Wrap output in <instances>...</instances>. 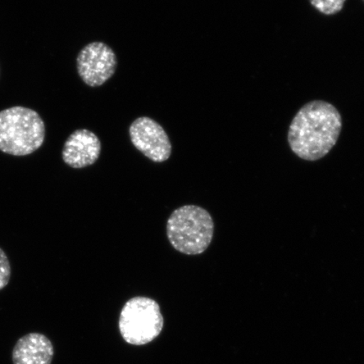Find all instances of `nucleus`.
<instances>
[{"label":"nucleus","mask_w":364,"mask_h":364,"mask_svg":"<svg viewBox=\"0 0 364 364\" xmlns=\"http://www.w3.org/2000/svg\"><path fill=\"white\" fill-rule=\"evenodd\" d=\"M44 122L30 108L14 107L0 112V151L26 156L43 146Z\"/></svg>","instance_id":"obj_2"},{"label":"nucleus","mask_w":364,"mask_h":364,"mask_svg":"<svg viewBox=\"0 0 364 364\" xmlns=\"http://www.w3.org/2000/svg\"><path fill=\"white\" fill-rule=\"evenodd\" d=\"M363 1H364V0H363Z\"/></svg>","instance_id":"obj_11"},{"label":"nucleus","mask_w":364,"mask_h":364,"mask_svg":"<svg viewBox=\"0 0 364 364\" xmlns=\"http://www.w3.org/2000/svg\"><path fill=\"white\" fill-rule=\"evenodd\" d=\"M53 356L52 341L41 333L22 336L12 352L14 364H51Z\"/></svg>","instance_id":"obj_8"},{"label":"nucleus","mask_w":364,"mask_h":364,"mask_svg":"<svg viewBox=\"0 0 364 364\" xmlns=\"http://www.w3.org/2000/svg\"><path fill=\"white\" fill-rule=\"evenodd\" d=\"M11 266L6 252L0 248V291L10 283Z\"/></svg>","instance_id":"obj_10"},{"label":"nucleus","mask_w":364,"mask_h":364,"mask_svg":"<svg viewBox=\"0 0 364 364\" xmlns=\"http://www.w3.org/2000/svg\"><path fill=\"white\" fill-rule=\"evenodd\" d=\"M312 6L326 16H333L343 10L346 0H309Z\"/></svg>","instance_id":"obj_9"},{"label":"nucleus","mask_w":364,"mask_h":364,"mask_svg":"<svg viewBox=\"0 0 364 364\" xmlns=\"http://www.w3.org/2000/svg\"><path fill=\"white\" fill-rule=\"evenodd\" d=\"M129 136L134 146L150 161L162 163L170 159L172 145L169 136L152 118H136L129 127Z\"/></svg>","instance_id":"obj_6"},{"label":"nucleus","mask_w":364,"mask_h":364,"mask_svg":"<svg viewBox=\"0 0 364 364\" xmlns=\"http://www.w3.org/2000/svg\"><path fill=\"white\" fill-rule=\"evenodd\" d=\"M77 71L82 80L90 87L103 85L115 74L117 58L108 45L94 42L81 49L76 59Z\"/></svg>","instance_id":"obj_5"},{"label":"nucleus","mask_w":364,"mask_h":364,"mask_svg":"<svg viewBox=\"0 0 364 364\" xmlns=\"http://www.w3.org/2000/svg\"><path fill=\"white\" fill-rule=\"evenodd\" d=\"M164 318L159 304L150 298L134 297L122 308L119 330L126 343L142 346L151 343L161 333Z\"/></svg>","instance_id":"obj_4"},{"label":"nucleus","mask_w":364,"mask_h":364,"mask_svg":"<svg viewBox=\"0 0 364 364\" xmlns=\"http://www.w3.org/2000/svg\"><path fill=\"white\" fill-rule=\"evenodd\" d=\"M343 129V118L333 105L312 101L296 113L289 126L288 142L299 158L316 161L335 146Z\"/></svg>","instance_id":"obj_1"},{"label":"nucleus","mask_w":364,"mask_h":364,"mask_svg":"<svg viewBox=\"0 0 364 364\" xmlns=\"http://www.w3.org/2000/svg\"><path fill=\"white\" fill-rule=\"evenodd\" d=\"M102 153V143L97 134L88 129L74 132L63 145V162L74 169L94 165Z\"/></svg>","instance_id":"obj_7"},{"label":"nucleus","mask_w":364,"mask_h":364,"mask_svg":"<svg viewBox=\"0 0 364 364\" xmlns=\"http://www.w3.org/2000/svg\"><path fill=\"white\" fill-rule=\"evenodd\" d=\"M168 240L182 254H202L210 245L215 234V222L206 209L186 205L176 209L167 221Z\"/></svg>","instance_id":"obj_3"}]
</instances>
